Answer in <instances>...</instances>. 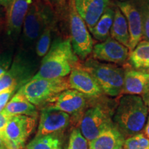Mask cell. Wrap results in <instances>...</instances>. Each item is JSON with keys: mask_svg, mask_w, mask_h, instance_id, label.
<instances>
[{"mask_svg": "<svg viewBox=\"0 0 149 149\" xmlns=\"http://www.w3.org/2000/svg\"><path fill=\"white\" fill-rule=\"evenodd\" d=\"M148 116V108L142 97L124 95L119 100L113 122L124 138L141 133Z\"/></svg>", "mask_w": 149, "mask_h": 149, "instance_id": "1", "label": "cell"}, {"mask_svg": "<svg viewBox=\"0 0 149 149\" xmlns=\"http://www.w3.org/2000/svg\"><path fill=\"white\" fill-rule=\"evenodd\" d=\"M79 65V57L72 49L70 39L55 40L33 78L56 79L66 77L72 68Z\"/></svg>", "mask_w": 149, "mask_h": 149, "instance_id": "2", "label": "cell"}, {"mask_svg": "<svg viewBox=\"0 0 149 149\" xmlns=\"http://www.w3.org/2000/svg\"><path fill=\"white\" fill-rule=\"evenodd\" d=\"M53 19V14L48 5L42 0H33L22 29V44L26 51L35 48L41 33Z\"/></svg>", "mask_w": 149, "mask_h": 149, "instance_id": "3", "label": "cell"}, {"mask_svg": "<svg viewBox=\"0 0 149 149\" xmlns=\"http://www.w3.org/2000/svg\"><path fill=\"white\" fill-rule=\"evenodd\" d=\"M70 89L68 78L36 79L32 78L19 89L29 101L36 107L51 104L59 93Z\"/></svg>", "mask_w": 149, "mask_h": 149, "instance_id": "4", "label": "cell"}, {"mask_svg": "<svg viewBox=\"0 0 149 149\" xmlns=\"http://www.w3.org/2000/svg\"><path fill=\"white\" fill-rule=\"evenodd\" d=\"M82 66L95 79L104 94L117 97L122 93L124 68L115 64L100 61L93 57L86 59Z\"/></svg>", "mask_w": 149, "mask_h": 149, "instance_id": "5", "label": "cell"}, {"mask_svg": "<svg viewBox=\"0 0 149 149\" xmlns=\"http://www.w3.org/2000/svg\"><path fill=\"white\" fill-rule=\"evenodd\" d=\"M105 103H99L88 108L80 119V132L88 143L94 140L106 128L114 124L112 120L113 109Z\"/></svg>", "mask_w": 149, "mask_h": 149, "instance_id": "6", "label": "cell"}, {"mask_svg": "<svg viewBox=\"0 0 149 149\" xmlns=\"http://www.w3.org/2000/svg\"><path fill=\"white\" fill-rule=\"evenodd\" d=\"M70 42L79 59L84 60L92 53L94 43L84 20L78 13L74 0L68 1Z\"/></svg>", "mask_w": 149, "mask_h": 149, "instance_id": "7", "label": "cell"}, {"mask_svg": "<svg viewBox=\"0 0 149 149\" xmlns=\"http://www.w3.org/2000/svg\"><path fill=\"white\" fill-rule=\"evenodd\" d=\"M35 64L27 55L19 53L6 73L0 77V93L9 88H21L35 75Z\"/></svg>", "mask_w": 149, "mask_h": 149, "instance_id": "8", "label": "cell"}, {"mask_svg": "<svg viewBox=\"0 0 149 149\" xmlns=\"http://www.w3.org/2000/svg\"><path fill=\"white\" fill-rule=\"evenodd\" d=\"M35 117L15 115L10 117L2 138L8 149H22L36 124Z\"/></svg>", "mask_w": 149, "mask_h": 149, "instance_id": "9", "label": "cell"}, {"mask_svg": "<svg viewBox=\"0 0 149 149\" xmlns=\"http://www.w3.org/2000/svg\"><path fill=\"white\" fill-rule=\"evenodd\" d=\"M87 97L82 93L73 89H68L57 95L47 106L63 111L79 122L87 107Z\"/></svg>", "mask_w": 149, "mask_h": 149, "instance_id": "10", "label": "cell"}, {"mask_svg": "<svg viewBox=\"0 0 149 149\" xmlns=\"http://www.w3.org/2000/svg\"><path fill=\"white\" fill-rule=\"evenodd\" d=\"M70 121L68 114L46 106L41 111L36 136L61 133L69 126Z\"/></svg>", "mask_w": 149, "mask_h": 149, "instance_id": "11", "label": "cell"}, {"mask_svg": "<svg viewBox=\"0 0 149 149\" xmlns=\"http://www.w3.org/2000/svg\"><path fill=\"white\" fill-rule=\"evenodd\" d=\"M92 57L109 64H124L128 60L129 50L112 37L94 45Z\"/></svg>", "mask_w": 149, "mask_h": 149, "instance_id": "12", "label": "cell"}, {"mask_svg": "<svg viewBox=\"0 0 149 149\" xmlns=\"http://www.w3.org/2000/svg\"><path fill=\"white\" fill-rule=\"evenodd\" d=\"M68 80L70 89L77 91L87 97L99 98L104 93L92 74L80 65L72 68Z\"/></svg>", "mask_w": 149, "mask_h": 149, "instance_id": "13", "label": "cell"}, {"mask_svg": "<svg viewBox=\"0 0 149 149\" xmlns=\"http://www.w3.org/2000/svg\"><path fill=\"white\" fill-rule=\"evenodd\" d=\"M116 6L121 10L127 20L130 40L128 50L129 53L142 40V22L139 12L130 0L117 1Z\"/></svg>", "mask_w": 149, "mask_h": 149, "instance_id": "14", "label": "cell"}, {"mask_svg": "<svg viewBox=\"0 0 149 149\" xmlns=\"http://www.w3.org/2000/svg\"><path fill=\"white\" fill-rule=\"evenodd\" d=\"M33 0H12L7 8V32L17 40L21 34L24 18Z\"/></svg>", "mask_w": 149, "mask_h": 149, "instance_id": "15", "label": "cell"}, {"mask_svg": "<svg viewBox=\"0 0 149 149\" xmlns=\"http://www.w3.org/2000/svg\"><path fill=\"white\" fill-rule=\"evenodd\" d=\"M74 2L78 13L84 20L89 31L111 5V0H74Z\"/></svg>", "mask_w": 149, "mask_h": 149, "instance_id": "16", "label": "cell"}, {"mask_svg": "<svg viewBox=\"0 0 149 149\" xmlns=\"http://www.w3.org/2000/svg\"><path fill=\"white\" fill-rule=\"evenodd\" d=\"M124 68L122 94L143 96L149 92V73L135 70L130 66Z\"/></svg>", "mask_w": 149, "mask_h": 149, "instance_id": "17", "label": "cell"}, {"mask_svg": "<svg viewBox=\"0 0 149 149\" xmlns=\"http://www.w3.org/2000/svg\"><path fill=\"white\" fill-rule=\"evenodd\" d=\"M125 138L113 124L89 143L88 149H124Z\"/></svg>", "mask_w": 149, "mask_h": 149, "instance_id": "18", "label": "cell"}, {"mask_svg": "<svg viewBox=\"0 0 149 149\" xmlns=\"http://www.w3.org/2000/svg\"><path fill=\"white\" fill-rule=\"evenodd\" d=\"M2 111L10 117L15 115H27L37 118L38 115L37 108L18 91L11 98Z\"/></svg>", "mask_w": 149, "mask_h": 149, "instance_id": "19", "label": "cell"}, {"mask_svg": "<svg viewBox=\"0 0 149 149\" xmlns=\"http://www.w3.org/2000/svg\"><path fill=\"white\" fill-rule=\"evenodd\" d=\"M128 59L134 69L149 73V42L141 40L129 53Z\"/></svg>", "mask_w": 149, "mask_h": 149, "instance_id": "20", "label": "cell"}, {"mask_svg": "<svg viewBox=\"0 0 149 149\" xmlns=\"http://www.w3.org/2000/svg\"><path fill=\"white\" fill-rule=\"evenodd\" d=\"M115 15V7L110 5L100 17L90 33L95 40L104 42L110 37L111 29Z\"/></svg>", "mask_w": 149, "mask_h": 149, "instance_id": "21", "label": "cell"}, {"mask_svg": "<svg viewBox=\"0 0 149 149\" xmlns=\"http://www.w3.org/2000/svg\"><path fill=\"white\" fill-rule=\"evenodd\" d=\"M111 35L112 38L128 48L130 35L128 22L125 16L117 6L115 7L114 19L111 29Z\"/></svg>", "mask_w": 149, "mask_h": 149, "instance_id": "22", "label": "cell"}, {"mask_svg": "<svg viewBox=\"0 0 149 149\" xmlns=\"http://www.w3.org/2000/svg\"><path fill=\"white\" fill-rule=\"evenodd\" d=\"M61 133L35 136L27 145V149H61Z\"/></svg>", "mask_w": 149, "mask_h": 149, "instance_id": "23", "label": "cell"}, {"mask_svg": "<svg viewBox=\"0 0 149 149\" xmlns=\"http://www.w3.org/2000/svg\"><path fill=\"white\" fill-rule=\"evenodd\" d=\"M53 26L54 19L48 24L37 41L35 51L39 57H44L51 47Z\"/></svg>", "mask_w": 149, "mask_h": 149, "instance_id": "24", "label": "cell"}, {"mask_svg": "<svg viewBox=\"0 0 149 149\" xmlns=\"http://www.w3.org/2000/svg\"><path fill=\"white\" fill-rule=\"evenodd\" d=\"M139 12L142 22L143 40L149 42V0H130Z\"/></svg>", "mask_w": 149, "mask_h": 149, "instance_id": "25", "label": "cell"}, {"mask_svg": "<svg viewBox=\"0 0 149 149\" xmlns=\"http://www.w3.org/2000/svg\"><path fill=\"white\" fill-rule=\"evenodd\" d=\"M124 149H149V139L143 133H139L126 139Z\"/></svg>", "mask_w": 149, "mask_h": 149, "instance_id": "26", "label": "cell"}, {"mask_svg": "<svg viewBox=\"0 0 149 149\" xmlns=\"http://www.w3.org/2000/svg\"><path fill=\"white\" fill-rule=\"evenodd\" d=\"M67 149H88V142L80 132L79 128H75L70 135Z\"/></svg>", "mask_w": 149, "mask_h": 149, "instance_id": "27", "label": "cell"}, {"mask_svg": "<svg viewBox=\"0 0 149 149\" xmlns=\"http://www.w3.org/2000/svg\"><path fill=\"white\" fill-rule=\"evenodd\" d=\"M17 89V88L15 87H12L0 93V112L4 109L6 106L10 101L11 96L14 94Z\"/></svg>", "mask_w": 149, "mask_h": 149, "instance_id": "28", "label": "cell"}, {"mask_svg": "<svg viewBox=\"0 0 149 149\" xmlns=\"http://www.w3.org/2000/svg\"><path fill=\"white\" fill-rule=\"evenodd\" d=\"M10 117V116L6 114L3 111L0 112V135L1 136V137H3L4 136L6 127Z\"/></svg>", "mask_w": 149, "mask_h": 149, "instance_id": "29", "label": "cell"}, {"mask_svg": "<svg viewBox=\"0 0 149 149\" xmlns=\"http://www.w3.org/2000/svg\"><path fill=\"white\" fill-rule=\"evenodd\" d=\"M9 64H10V62H9V61H6L5 64H0V77H2L3 74H4L6 72L8 71L9 68H10L9 66L10 65Z\"/></svg>", "mask_w": 149, "mask_h": 149, "instance_id": "30", "label": "cell"}, {"mask_svg": "<svg viewBox=\"0 0 149 149\" xmlns=\"http://www.w3.org/2000/svg\"><path fill=\"white\" fill-rule=\"evenodd\" d=\"M49 1L55 7L61 8L66 4L67 0H49Z\"/></svg>", "mask_w": 149, "mask_h": 149, "instance_id": "31", "label": "cell"}, {"mask_svg": "<svg viewBox=\"0 0 149 149\" xmlns=\"http://www.w3.org/2000/svg\"><path fill=\"white\" fill-rule=\"evenodd\" d=\"M11 1H12V0H0V6L7 10L9 5H10Z\"/></svg>", "mask_w": 149, "mask_h": 149, "instance_id": "32", "label": "cell"}, {"mask_svg": "<svg viewBox=\"0 0 149 149\" xmlns=\"http://www.w3.org/2000/svg\"><path fill=\"white\" fill-rule=\"evenodd\" d=\"M144 135L149 139V111H148V118L147 120L146 124L144 128Z\"/></svg>", "mask_w": 149, "mask_h": 149, "instance_id": "33", "label": "cell"}, {"mask_svg": "<svg viewBox=\"0 0 149 149\" xmlns=\"http://www.w3.org/2000/svg\"><path fill=\"white\" fill-rule=\"evenodd\" d=\"M142 98L143 100H144V101L145 102V103L146 104L147 107L148 108V111H149V92L146 93V94L142 96Z\"/></svg>", "mask_w": 149, "mask_h": 149, "instance_id": "34", "label": "cell"}, {"mask_svg": "<svg viewBox=\"0 0 149 149\" xmlns=\"http://www.w3.org/2000/svg\"><path fill=\"white\" fill-rule=\"evenodd\" d=\"M0 149H8L6 145L5 144L4 140H3L1 135H0Z\"/></svg>", "mask_w": 149, "mask_h": 149, "instance_id": "35", "label": "cell"}, {"mask_svg": "<svg viewBox=\"0 0 149 149\" xmlns=\"http://www.w3.org/2000/svg\"><path fill=\"white\" fill-rule=\"evenodd\" d=\"M118 1H126V0H118Z\"/></svg>", "mask_w": 149, "mask_h": 149, "instance_id": "36", "label": "cell"}]
</instances>
